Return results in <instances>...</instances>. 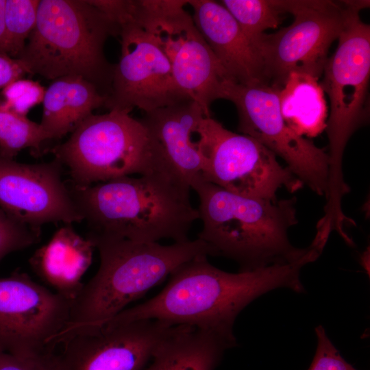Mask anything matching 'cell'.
<instances>
[{"label": "cell", "mask_w": 370, "mask_h": 370, "mask_svg": "<svg viewBox=\"0 0 370 370\" xmlns=\"http://www.w3.org/2000/svg\"><path fill=\"white\" fill-rule=\"evenodd\" d=\"M0 370H60L53 349L34 354H16L0 350Z\"/></svg>", "instance_id": "27"}, {"label": "cell", "mask_w": 370, "mask_h": 370, "mask_svg": "<svg viewBox=\"0 0 370 370\" xmlns=\"http://www.w3.org/2000/svg\"><path fill=\"white\" fill-rule=\"evenodd\" d=\"M41 229L25 225L0 208V262L8 254L38 243Z\"/></svg>", "instance_id": "25"}, {"label": "cell", "mask_w": 370, "mask_h": 370, "mask_svg": "<svg viewBox=\"0 0 370 370\" xmlns=\"http://www.w3.org/2000/svg\"><path fill=\"white\" fill-rule=\"evenodd\" d=\"M63 165L25 164L0 155V208L34 228L49 223H79L83 217L63 182Z\"/></svg>", "instance_id": "15"}, {"label": "cell", "mask_w": 370, "mask_h": 370, "mask_svg": "<svg viewBox=\"0 0 370 370\" xmlns=\"http://www.w3.org/2000/svg\"><path fill=\"white\" fill-rule=\"evenodd\" d=\"M176 326L141 320L76 330L60 343V370H143Z\"/></svg>", "instance_id": "14"}, {"label": "cell", "mask_w": 370, "mask_h": 370, "mask_svg": "<svg viewBox=\"0 0 370 370\" xmlns=\"http://www.w3.org/2000/svg\"><path fill=\"white\" fill-rule=\"evenodd\" d=\"M106 99L82 77L57 78L45 90L40 124L51 140L61 138L73 132L94 110L105 107Z\"/></svg>", "instance_id": "19"}, {"label": "cell", "mask_w": 370, "mask_h": 370, "mask_svg": "<svg viewBox=\"0 0 370 370\" xmlns=\"http://www.w3.org/2000/svg\"><path fill=\"white\" fill-rule=\"evenodd\" d=\"M316 352L308 370H357L341 355L322 325L315 328Z\"/></svg>", "instance_id": "28"}, {"label": "cell", "mask_w": 370, "mask_h": 370, "mask_svg": "<svg viewBox=\"0 0 370 370\" xmlns=\"http://www.w3.org/2000/svg\"><path fill=\"white\" fill-rule=\"evenodd\" d=\"M70 189V188H69ZM190 185L177 173L157 170L125 176L70 192L89 232L153 243L188 240L199 219L191 204Z\"/></svg>", "instance_id": "2"}, {"label": "cell", "mask_w": 370, "mask_h": 370, "mask_svg": "<svg viewBox=\"0 0 370 370\" xmlns=\"http://www.w3.org/2000/svg\"><path fill=\"white\" fill-rule=\"evenodd\" d=\"M221 2L256 48L264 32L278 28L283 21L284 12L278 0H223Z\"/></svg>", "instance_id": "23"}, {"label": "cell", "mask_w": 370, "mask_h": 370, "mask_svg": "<svg viewBox=\"0 0 370 370\" xmlns=\"http://www.w3.org/2000/svg\"><path fill=\"white\" fill-rule=\"evenodd\" d=\"M191 189L198 195L202 229L198 238L212 256L234 260L239 271L284 264L303 258L310 250L295 247L289 229L298 223L297 198L275 200L241 196L200 179Z\"/></svg>", "instance_id": "3"}, {"label": "cell", "mask_w": 370, "mask_h": 370, "mask_svg": "<svg viewBox=\"0 0 370 370\" xmlns=\"http://www.w3.org/2000/svg\"><path fill=\"white\" fill-rule=\"evenodd\" d=\"M5 0H0V53H3L5 38L4 10Z\"/></svg>", "instance_id": "30"}, {"label": "cell", "mask_w": 370, "mask_h": 370, "mask_svg": "<svg viewBox=\"0 0 370 370\" xmlns=\"http://www.w3.org/2000/svg\"><path fill=\"white\" fill-rule=\"evenodd\" d=\"M121 58L114 64L105 107L149 112L189 97L176 85L169 62L154 38L132 22L119 25Z\"/></svg>", "instance_id": "13"}, {"label": "cell", "mask_w": 370, "mask_h": 370, "mask_svg": "<svg viewBox=\"0 0 370 370\" xmlns=\"http://www.w3.org/2000/svg\"><path fill=\"white\" fill-rule=\"evenodd\" d=\"M358 1L278 0L284 14L294 19L273 34H263L256 45L264 82L280 89L293 72L319 79L331 45Z\"/></svg>", "instance_id": "9"}, {"label": "cell", "mask_w": 370, "mask_h": 370, "mask_svg": "<svg viewBox=\"0 0 370 370\" xmlns=\"http://www.w3.org/2000/svg\"><path fill=\"white\" fill-rule=\"evenodd\" d=\"M204 117L199 104L188 98L146 112L141 119L165 162L190 188L203 178L202 158L192 135Z\"/></svg>", "instance_id": "17"}, {"label": "cell", "mask_w": 370, "mask_h": 370, "mask_svg": "<svg viewBox=\"0 0 370 370\" xmlns=\"http://www.w3.org/2000/svg\"><path fill=\"white\" fill-rule=\"evenodd\" d=\"M119 25L84 0H40L37 20L18 56L27 73L54 80L77 75L108 96L114 64L104 45Z\"/></svg>", "instance_id": "5"}, {"label": "cell", "mask_w": 370, "mask_h": 370, "mask_svg": "<svg viewBox=\"0 0 370 370\" xmlns=\"http://www.w3.org/2000/svg\"><path fill=\"white\" fill-rule=\"evenodd\" d=\"M187 3L193 8L195 25L228 79L240 84L264 82L259 53L228 10L211 0Z\"/></svg>", "instance_id": "16"}, {"label": "cell", "mask_w": 370, "mask_h": 370, "mask_svg": "<svg viewBox=\"0 0 370 370\" xmlns=\"http://www.w3.org/2000/svg\"><path fill=\"white\" fill-rule=\"evenodd\" d=\"M71 304L25 273L0 278V350L34 354L53 349Z\"/></svg>", "instance_id": "12"}, {"label": "cell", "mask_w": 370, "mask_h": 370, "mask_svg": "<svg viewBox=\"0 0 370 370\" xmlns=\"http://www.w3.org/2000/svg\"><path fill=\"white\" fill-rule=\"evenodd\" d=\"M27 72L17 58L0 53V90L12 82L23 78Z\"/></svg>", "instance_id": "29"}, {"label": "cell", "mask_w": 370, "mask_h": 370, "mask_svg": "<svg viewBox=\"0 0 370 370\" xmlns=\"http://www.w3.org/2000/svg\"><path fill=\"white\" fill-rule=\"evenodd\" d=\"M51 151L69 168L74 186L157 170L175 173L143 121L125 111L90 114Z\"/></svg>", "instance_id": "7"}, {"label": "cell", "mask_w": 370, "mask_h": 370, "mask_svg": "<svg viewBox=\"0 0 370 370\" xmlns=\"http://www.w3.org/2000/svg\"><path fill=\"white\" fill-rule=\"evenodd\" d=\"M86 237L99 251V267L72 301L57 345L76 330L101 327L186 262L212 256L210 247L198 238L164 245L90 232Z\"/></svg>", "instance_id": "4"}, {"label": "cell", "mask_w": 370, "mask_h": 370, "mask_svg": "<svg viewBox=\"0 0 370 370\" xmlns=\"http://www.w3.org/2000/svg\"><path fill=\"white\" fill-rule=\"evenodd\" d=\"M236 345L212 332L177 325L155 349L143 370H214L225 351Z\"/></svg>", "instance_id": "20"}, {"label": "cell", "mask_w": 370, "mask_h": 370, "mask_svg": "<svg viewBox=\"0 0 370 370\" xmlns=\"http://www.w3.org/2000/svg\"><path fill=\"white\" fill-rule=\"evenodd\" d=\"M45 88L38 82L18 79L2 89V103L10 110L27 116L29 110L42 103Z\"/></svg>", "instance_id": "26"}, {"label": "cell", "mask_w": 370, "mask_h": 370, "mask_svg": "<svg viewBox=\"0 0 370 370\" xmlns=\"http://www.w3.org/2000/svg\"><path fill=\"white\" fill-rule=\"evenodd\" d=\"M278 91L264 82L240 84L227 80L221 99L235 105L241 134L253 138L281 158L304 185L325 196L329 179L328 154L286 124L281 113Z\"/></svg>", "instance_id": "11"}, {"label": "cell", "mask_w": 370, "mask_h": 370, "mask_svg": "<svg viewBox=\"0 0 370 370\" xmlns=\"http://www.w3.org/2000/svg\"><path fill=\"white\" fill-rule=\"evenodd\" d=\"M127 21L148 32L167 58L177 86L197 101L206 117L229 80L184 10L185 0H130Z\"/></svg>", "instance_id": "8"}, {"label": "cell", "mask_w": 370, "mask_h": 370, "mask_svg": "<svg viewBox=\"0 0 370 370\" xmlns=\"http://www.w3.org/2000/svg\"><path fill=\"white\" fill-rule=\"evenodd\" d=\"M203 160V179L230 193L251 198L277 199L279 189L294 193L304 184L276 156L253 138L204 117L195 131Z\"/></svg>", "instance_id": "10"}, {"label": "cell", "mask_w": 370, "mask_h": 370, "mask_svg": "<svg viewBox=\"0 0 370 370\" xmlns=\"http://www.w3.org/2000/svg\"><path fill=\"white\" fill-rule=\"evenodd\" d=\"M40 123L6 108L0 98V155L9 159L23 149H31L34 155L43 152L42 145L50 140Z\"/></svg>", "instance_id": "22"}, {"label": "cell", "mask_w": 370, "mask_h": 370, "mask_svg": "<svg viewBox=\"0 0 370 370\" xmlns=\"http://www.w3.org/2000/svg\"><path fill=\"white\" fill-rule=\"evenodd\" d=\"M315 260L314 254L308 252L291 263L230 273L211 264L207 256H199L172 272L167 284L155 297L125 308L102 325L156 320L236 341L233 328L238 314L256 298L277 288L305 293L301 270Z\"/></svg>", "instance_id": "1"}, {"label": "cell", "mask_w": 370, "mask_h": 370, "mask_svg": "<svg viewBox=\"0 0 370 370\" xmlns=\"http://www.w3.org/2000/svg\"><path fill=\"white\" fill-rule=\"evenodd\" d=\"M95 249L90 239L66 224L34 253L29 264L53 291L73 301L84 286L82 280L92 263Z\"/></svg>", "instance_id": "18"}, {"label": "cell", "mask_w": 370, "mask_h": 370, "mask_svg": "<svg viewBox=\"0 0 370 370\" xmlns=\"http://www.w3.org/2000/svg\"><path fill=\"white\" fill-rule=\"evenodd\" d=\"M278 95L282 115L298 135L314 137L325 130L328 107L319 79L293 72Z\"/></svg>", "instance_id": "21"}, {"label": "cell", "mask_w": 370, "mask_h": 370, "mask_svg": "<svg viewBox=\"0 0 370 370\" xmlns=\"http://www.w3.org/2000/svg\"><path fill=\"white\" fill-rule=\"evenodd\" d=\"M40 0H5L3 53L17 58L35 27Z\"/></svg>", "instance_id": "24"}, {"label": "cell", "mask_w": 370, "mask_h": 370, "mask_svg": "<svg viewBox=\"0 0 370 370\" xmlns=\"http://www.w3.org/2000/svg\"><path fill=\"white\" fill-rule=\"evenodd\" d=\"M369 6V1H359L350 11L338 38L336 49L324 65L320 83L330 103L325 130L330 165L324 208L331 213L342 210L343 197L350 190L343 172L345 147L369 117L370 25L359 14Z\"/></svg>", "instance_id": "6"}]
</instances>
